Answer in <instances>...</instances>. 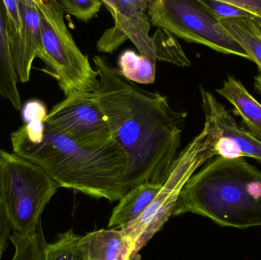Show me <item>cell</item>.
Returning a JSON list of instances; mask_svg holds the SVG:
<instances>
[{
  "label": "cell",
  "mask_w": 261,
  "mask_h": 260,
  "mask_svg": "<svg viewBox=\"0 0 261 260\" xmlns=\"http://www.w3.org/2000/svg\"><path fill=\"white\" fill-rule=\"evenodd\" d=\"M93 61L99 80L93 96L126 154L125 187L163 186L180 154L187 113L173 109L167 96L125 79L107 58Z\"/></svg>",
  "instance_id": "1"
},
{
  "label": "cell",
  "mask_w": 261,
  "mask_h": 260,
  "mask_svg": "<svg viewBox=\"0 0 261 260\" xmlns=\"http://www.w3.org/2000/svg\"><path fill=\"white\" fill-rule=\"evenodd\" d=\"M44 122H26L12 133L14 154L41 167L59 187L111 203L128 193L126 154L114 139L84 146L52 131Z\"/></svg>",
  "instance_id": "2"
},
{
  "label": "cell",
  "mask_w": 261,
  "mask_h": 260,
  "mask_svg": "<svg viewBox=\"0 0 261 260\" xmlns=\"http://www.w3.org/2000/svg\"><path fill=\"white\" fill-rule=\"evenodd\" d=\"M188 212L222 227L261 226L260 169L244 158L212 160L186 183L173 216Z\"/></svg>",
  "instance_id": "3"
},
{
  "label": "cell",
  "mask_w": 261,
  "mask_h": 260,
  "mask_svg": "<svg viewBox=\"0 0 261 260\" xmlns=\"http://www.w3.org/2000/svg\"><path fill=\"white\" fill-rule=\"evenodd\" d=\"M35 2L39 11L44 71L56 79L65 98L96 93L99 85L97 72L76 45L58 0Z\"/></svg>",
  "instance_id": "4"
},
{
  "label": "cell",
  "mask_w": 261,
  "mask_h": 260,
  "mask_svg": "<svg viewBox=\"0 0 261 260\" xmlns=\"http://www.w3.org/2000/svg\"><path fill=\"white\" fill-rule=\"evenodd\" d=\"M3 199L14 232L27 235L41 226L44 208L59 186L37 165L0 148Z\"/></svg>",
  "instance_id": "5"
},
{
  "label": "cell",
  "mask_w": 261,
  "mask_h": 260,
  "mask_svg": "<svg viewBox=\"0 0 261 260\" xmlns=\"http://www.w3.org/2000/svg\"><path fill=\"white\" fill-rule=\"evenodd\" d=\"M214 157L204 130L181 151L166 183L145 211L122 229L133 247L132 260L173 216L179 193L196 169Z\"/></svg>",
  "instance_id": "6"
},
{
  "label": "cell",
  "mask_w": 261,
  "mask_h": 260,
  "mask_svg": "<svg viewBox=\"0 0 261 260\" xmlns=\"http://www.w3.org/2000/svg\"><path fill=\"white\" fill-rule=\"evenodd\" d=\"M147 14L152 25L165 29L184 41L250 60L239 43L199 0H151L148 1Z\"/></svg>",
  "instance_id": "7"
},
{
  "label": "cell",
  "mask_w": 261,
  "mask_h": 260,
  "mask_svg": "<svg viewBox=\"0 0 261 260\" xmlns=\"http://www.w3.org/2000/svg\"><path fill=\"white\" fill-rule=\"evenodd\" d=\"M52 131L84 146L113 140L108 121L93 93H76L51 108L44 122Z\"/></svg>",
  "instance_id": "8"
},
{
  "label": "cell",
  "mask_w": 261,
  "mask_h": 260,
  "mask_svg": "<svg viewBox=\"0 0 261 260\" xmlns=\"http://www.w3.org/2000/svg\"><path fill=\"white\" fill-rule=\"evenodd\" d=\"M203 130L214 156L227 160L250 157L261 163V141L237 121L210 92L199 87Z\"/></svg>",
  "instance_id": "9"
},
{
  "label": "cell",
  "mask_w": 261,
  "mask_h": 260,
  "mask_svg": "<svg viewBox=\"0 0 261 260\" xmlns=\"http://www.w3.org/2000/svg\"><path fill=\"white\" fill-rule=\"evenodd\" d=\"M114 19V25L107 29L98 40L96 48L100 53H112L125 41L130 40L141 56L156 61L147 14V0H102Z\"/></svg>",
  "instance_id": "10"
},
{
  "label": "cell",
  "mask_w": 261,
  "mask_h": 260,
  "mask_svg": "<svg viewBox=\"0 0 261 260\" xmlns=\"http://www.w3.org/2000/svg\"><path fill=\"white\" fill-rule=\"evenodd\" d=\"M22 21V32L16 45L11 50L18 81L29 82L34 60L43 59L39 11L35 0H18Z\"/></svg>",
  "instance_id": "11"
},
{
  "label": "cell",
  "mask_w": 261,
  "mask_h": 260,
  "mask_svg": "<svg viewBox=\"0 0 261 260\" xmlns=\"http://www.w3.org/2000/svg\"><path fill=\"white\" fill-rule=\"evenodd\" d=\"M234 107V114L242 119L256 138L261 141V104L245 88L241 81L232 76L224 80L221 88L216 90Z\"/></svg>",
  "instance_id": "12"
},
{
  "label": "cell",
  "mask_w": 261,
  "mask_h": 260,
  "mask_svg": "<svg viewBox=\"0 0 261 260\" xmlns=\"http://www.w3.org/2000/svg\"><path fill=\"white\" fill-rule=\"evenodd\" d=\"M162 186L142 184L130 189L119 200L109 221V228L122 230L135 221L151 204Z\"/></svg>",
  "instance_id": "13"
},
{
  "label": "cell",
  "mask_w": 261,
  "mask_h": 260,
  "mask_svg": "<svg viewBox=\"0 0 261 260\" xmlns=\"http://www.w3.org/2000/svg\"><path fill=\"white\" fill-rule=\"evenodd\" d=\"M6 18L4 1L0 0V96L8 99L15 109L21 110L22 102L8 40Z\"/></svg>",
  "instance_id": "14"
},
{
  "label": "cell",
  "mask_w": 261,
  "mask_h": 260,
  "mask_svg": "<svg viewBox=\"0 0 261 260\" xmlns=\"http://www.w3.org/2000/svg\"><path fill=\"white\" fill-rule=\"evenodd\" d=\"M219 22L246 52L250 61L255 63L261 74V27L255 17L252 15Z\"/></svg>",
  "instance_id": "15"
},
{
  "label": "cell",
  "mask_w": 261,
  "mask_h": 260,
  "mask_svg": "<svg viewBox=\"0 0 261 260\" xmlns=\"http://www.w3.org/2000/svg\"><path fill=\"white\" fill-rule=\"evenodd\" d=\"M85 238L90 260H115L129 243L118 229H101Z\"/></svg>",
  "instance_id": "16"
},
{
  "label": "cell",
  "mask_w": 261,
  "mask_h": 260,
  "mask_svg": "<svg viewBox=\"0 0 261 260\" xmlns=\"http://www.w3.org/2000/svg\"><path fill=\"white\" fill-rule=\"evenodd\" d=\"M44 260H90L85 236L67 230L44 247Z\"/></svg>",
  "instance_id": "17"
},
{
  "label": "cell",
  "mask_w": 261,
  "mask_h": 260,
  "mask_svg": "<svg viewBox=\"0 0 261 260\" xmlns=\"http://www.w3.org/2000/svg\"><path fill=\"white\" fill-rule=\"evenodd\" d=\"M156 61L134 50L124 51L118 60L121 74L134 83L151 84L156 79Z\"/></svg>",
  "instance_id": "18"
},
{
  "label": "cell",
  "mask_w": 261,
  "mask_h": 260,
  "mask_svg": "<svg viewBox=\"0 0 261 260\" xmlns=\"http://www.w3.org/2000/svg\"><path fill=\"white\" fill-rule=\"evenodd\" d=\"M156 61L172 63L180 67H189L188 59L180 44L170 32L159 28L152 36Z\"/></svg>",
  "instance_id": "19"
},
{
  "label": "cell",
  "mask_w": 261,
  "mask_h": 260,
  "mask_svg": "<svg viewBox=\"0 0 261 260\" xmlns=\"http://www.w3.org/2000/svg\"><path fill=\"white\" fill-rule=\"evenodd\" d=\"M40 227L31 235H21L13 232L10 238L15 247L12 260H44L46 244L40 233Z\"/></svg>",
  "instance_id": "20"
},
{
  "label": "cell",
  "mask_w": 261,
  "mask_h": 260,
  "mask_svg": "<svg viewBox=\"0 0 261 260\" xmlns=\"http://www.w3.org/2000/svg\"><path fill=\"white\" fill-rule=\"evenodd\" d=\"M63 12L73 15L80 21L88 22L103 6L102 0H58Z\"/></svg>",
  "instance_id": "21"
},
{
  "label": "cell",
  "mask_w": 261,
  "mask_h": 260,
  "mask_svg": "<svg viewBox=\"0 0 261 260\" xmlns=\"http://www.w3.org/2000/svg\"><path fill=\"white\" fill-rule=\"evenodd\" d=\"M205 9L218 21L252 16L245 9L228 3L226 0H199ZM254 16V15H253Z\"/></svg>",
  "instance_id": "22"
},
{
  "label": "cell",
  "mask_w": 261,
  "mask_h": 260,
  "mask_svg": "<svg viewBox=\"0 0 261 260\" xmlns=\"http://www.w3.org/2000/svg\"><path fill=\"white\" fill-rule=\"evenodd\" d=\"M12 230V224L9 220L7 210L5 206L4 199H3L1 179H0V259L7 247L9 241H10Z\"/></svg>",
  "instance_id": "23"
},
{
  "label": "cell",
  "mask_w": 261,
  "mask_h": 260,
  "mask_svg": "<svg viewBox=\"0 0 261 260\" xmlns=\"http://www.w3.org/2000/svg\"><path fill=\"white\" fill-rule=\"evenodd\" d=\"M47 114L45 105L39 100L29 101L24 104L21 110L24 123L34 120L45 121Z\"/></svg>",
  "instance_id": "24"
},
{
  "label": "cell",
  "mask_w": 261,
  "mask_h": 260,
  "mask_svg": "<svg viewBox=\"0 0 261 260\" xmlns=\"http://www.w3.org/2000/svg\"><path fill=\"white\" fill-rule=\"evenodd\" d=\"M228 3L245 9L255 18L261 19V0H226Z\"/></svg>",
  "instance_id": "25"
},
{
  "label": "cell",
  "mask_w": 261,
  "mask_h": 260,
  "mask_svg": "<svg viewBox=\"0 0 261 260\" xmlns=\"http://www.w3.org/2000/svg\"><path fill=\"white\" fill-rule=\"evenodd\" d=\"M132 254H133V247L130 243H128V245L122 250L121 254L115 260H132Z\"/></svg>",
  "instance_id": "26"
},
{
  "label": "cell",
  "mask_w": 261,
  "mask_h": 260,
  "mask_svg": "<svg viewBox=\"0 0 261 260\" xmlns=\"http://www.w3.org/2000/svg\"><path fill=\"white\" fill-rule=\"evenodd\" d=\"M254 90L261 96V74L254 78Z\"/></svg>",
  "instance_id": "27"
},
{
  "label": "cell",
  "mask_w": 261,
  "mask_h": 260,
  "mask_svg": "<svg viewBox=\"0 0 261 260\" xmlns=\"http://www.w3.org/2000/svg\"><path fill=\"white\" fill-rule=\"evenodd\" d=\"M256 18V21H257V23H258L259 25H260V27H261V19H260V18Z\"/></svg>",
  "instance_id": "28"
}]
</instances>
